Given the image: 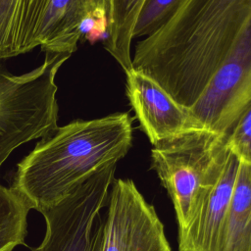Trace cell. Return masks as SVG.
I'll use <instances>...</instances> for the list:
<instances>
[{
	"label": "cell",
	"instance_id": "cell-5",
	"mask_svg": "<svg viewBox=\"0 0 251 251\" xmlns=\"http://www.w3.org/2000/svg\"><path fill=\"white\" fill-rule=\"evenodd\" d=\"M250 106L251 25L189 109L207 129L227 136Z\"/></svg>",
	"mask_w": 251,
	"mask_h": 251
},
{
	"label": "cell",
	"instance_id": "cell-14",
	"mask_svg": "<svg viewBox=\"0 0 251 251\" xmlns=\"http://www.w3.org/2000/svg\"><path fill=\"white\" fill-rule=\"evenodd\" d=\"M180 0H146L133 30V39L146 37L163 26L176 10Z\"/></svg>",
	"mask_w": 251,
	"mask_h": 251
},
{
	"label": "cell",
	"instance_id": "cell-7",
	"mask_svg": "<svg viewBox=\"0 0 251 251\" xmlns=\"http://www.w3.org/2000/svg\"><path fill=\"white\" fill-rule=\"evenodd\" d=\"M107 31V0H48L36 45L44 53L72 55L81 39L94 43Z\"/></svg>",
	"mask_w": 251,
	"mask_h": 251
},
{
	"label": "cell",
	"instance_id": "cell-3",
	"mask_svg": "<svg viewBox=\"0 0 251 251\" xmlns=\"http://www.w3.org/2000/svg\"><path fill=\"white\" fill-rule=\"evenodd\" d=\"M70 57L45 53L39 66L19 75L0 64V170L21 145L58 127L56 76Z\"/></svg>",
	"mask_w": 251,
	"mask_h": 251
},
{
	"label": "cell",
	"instance_id": "cell-2",
	"mask_svg": "<svg viewBox=\"0 0 251 251\" xmlns=\"http://www.w3.org/2000/svg\"><path fill=\"white\" fill-rule=\"evenodd\" d=\"M229 152L226 136L207 128L153 145L152 168L172 199L178 230L188 226L219 179Z\"/></svg>",
	"mask_w": 251,
	"mask_h": 251
},
{
	"label": "cell",
	"instance_id": "cell-8",
	"mask_svg": "<svg viewBox=\"0 0 251 251\" xmlns=\"http://www.w3.org/2000/svg\"><path fill=\"white\" fill-rule=\"evenodd\" d=\"M125 73L126 96L152 145L187 131L206 128L188 107L175 100L152 76L133 67Z\"/></svg>",
	"mask_w": 251,
	"mask_h": 251
},
{
	"label": "cell",
	"instance_id": "cell-10",
	"mask_svg": "<svg viewBox=\"0 0 251 251\" xmlns=\"http://www.w3.org/2000/svg\"><path fill=\"white\" fill-rule=\"evenodd\" d=\"M48 0H0V59L28 53Z\"/></svg>",
	"mask_w": 251,
	"mask_h": 251
},
{
	"label": "cell",
	"instance_id": "cell-11",
	"mask_svg": "<svg viewBox=\"0 0 251 251\" xmlns=\"http://www.w3.org/2000/svg\"><path fill=\"white\" fill-rule=\"evenodd\" d=\"M146 0H107L108 31L105 49L126 72L132 68L133 30Z\"/></svg>",
	"mask_w": 251,
	"mask_h": 251
},
{
	"label": "cell",
	"instance_id": "cell-12",
	"mask_svg": "<svg viewBox=\"0 0 251 251\" xmlns=\"http://www.w3.org/2000/svg\"><path fill=\"white\" fill-rule=\"evenodd\" d=\"M223 251H251V165L241 161L228 210Z\"/></svg>",
	"mask_w": 251,
	"mask_h": 251
},
{
	"label": "cell",
	"instance_id": "cell-4",
	"mask_svg": "<svg viewBox=\"0 0 251 251\" xmlns=\"http://www.w3.org/2000/svg\"><path fill=\"white\" fill-rule=\"evenodd\" d=\"M117 165L101 169L42 211L45 233L31 251H101L104 216Z\"/></svg>",
	"mask_w": 251,
	"mask_h": 251
},
{
	"label": "cell",
	"instance_id": "cell-15",
	"mask_svg": "<svg viewBox=\"0 0 251 251\" xmlns=\"http://www.w3.org/2000/svg\"><path fill=\"white\" fill-rule=\"evenodd\" d=\"M226 143L241 162L251 165V106L227 134Z\"/></svg>",
	"mask_w": 251,
	"mask_h": 251
},
{
	"label": "cell",
	"instance_id": "cell-1",
	"mask_svg": "<svg viewBox=\"0 0 251 251\" xmlns=\"http://www.w3.org/2000/svg\"><path fill=\"white\" fill-rule=\"evenodd\" d=\"M131 142L127 113L58 126L18 163L10 187L30 210L41 213L101 169L117 165Z\"/></svg>",
	"mask_w": 251,
	"mask_h": 251
},
{
	"label": "cell",
	"instance_id": "cell-6",
	"mask_svg": "<svg viewBox=\"0 0 251 251\" xmlns=\"http://www.w3.org/2000/svg\"><path fill=\"white\" fill-rule=\"evenodd\" d=\"M106 207L101 251H172L154 207L131 179H114Z\"/></svg>",
	"mask_w": 251,
	"mask_h": 251
},
{
	"label": "cell",
	"instance_id": "cell-13",
	"mask_svg": "<svg viewBox=\"0 0 251 251\" xmlns=\"http://www.w3.org/2000/svg\"><path fill=\"white\" fill-rule=\"evenodd\" d=\"M29 211L11 187L0 183V251H14L25 244Z\"/></svg>",
	"mask_w": 251,
	"mask_h": 251
},
{
	"label": "cell",
	"instance_id": "cell-9",
	"mask_svg": "<svg viewBox=\"0 0 251 251\" xmlns=\"http://www.w3.org/2000/svg\"><path fill=\"white\" fill-rule=\"evenodd\" d=\"M239 159L230 151L224 170L188 226L178 230L179 251H223Z\"/></svg>",
	"mask_w": 251,
	"mask_h": 251
}]
</instances>
